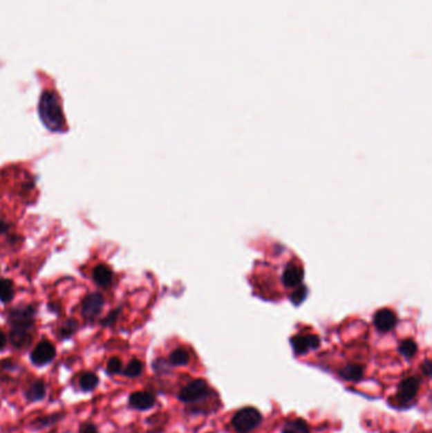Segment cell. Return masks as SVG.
<instances>
[{"mask_svg":"<svg viewBox=\"0 0 432 433\" xmlns=\"http://www.w3.org/2000/svg\"><path fill=\"white\" fill-rule=\"evenodd\" d=\"M62 417H64L62 413H55V414H50V416L38 417V418L30 422V426L36 428V430H41V428H46V427L53 426L55 423H57Z\"/></svg>","mask_w":432,"mask_h":433,"instance_id":"obj_21","label":"cell"},{"mask_svg":"<svg viewBox=\"0 0 432 433\" xmlns=\"http://www.w3.org/2000/svg\"><path fill=\"white\" fill-rule=\"evenodd\" d=\"M99 385V376L95 373H84L80 376V380H79V387L83 390L84 393H91L94 391L95 389L98 388Z\"/></svg>","mask_w":432,"mask_h":433,"instance_id":"obj_19","label":"cell"},{"mask_svg":"<svg viewBox=\"0 0 432 433\" xmlns=\"http://www.w3.org/2000/svg\"><path fill=\"white\" fill-rule=\"evenodd\" d=\"M290 344L296 355L303 356L310 351L317 350L321 344V340L314 333H297L290 338Z\"/></svg>","mask_w":432,"mask_h":433,"instance_id":"obj_8","label":"cell"},{"mask_svg":"<svg viewBox=\"0 0 432 433\" xmlns=\"http://www.w3.org/2000/svg\"><path fill=\"white\" fill-rule=\"evenodd\" d=\"M79 327H80L79 322L74 318H68V321L64 322L62 326L59 329V338L60 340L71 338L79 331Z\"/></svg>","mask_w":432,"mask_h":433,"instance_id":"obj_20","label":"cell"},{"mask_svg":"<svg viewBox=\"0 0 432 433\" xmlns=\"http://www.w3.org/2000/svg\"><path fill=\"white\" fill-rule=\"evenodd\" d=\"M114 273L106 264L97 265L93 270V282L98 285L99 288L108 289L113 284Z\"/></svg>","mask_w":432,"mask_h":433,"instance_id":"obj_12","label":"cell"},{"mask_svg":"<svg viewBox=\"0 0 432 433\" xmlns=\"http://www.w3.org/2000/svg\"><path fill=\"white\" fill-rule=\"evenodd\" d=\"M144 371V364L138 359H132L129 361L126 367H123V375L127 378H138Z\"/></svg>","mask_w":432,"mask_h":433,"instance_id":"obj_23","label":"cell"},{"mask_svg":"<svg viewBox=\"0 0 432 433\" xmlns=\"http://www.w3.org/2000/svg\"><path fill=\"white\" fill-rule=\"evenodd\" d=\"M340 376L346 381L357 383L364 376V366L360 364H349V365L344 366L340 370Z\"/></svg>","mask_w":432,"mask_h":433,"instance_id":"obj_15","label":"cell"},{"mask_svg":"<svg viewBox=\"0 0 432 433\" xmlns=\"http://www.w3.org/2000/svg\"><path fill=\"white\" fill-rule=\"evenodd\" d=\"M56 346L47 340H42L30 352V361L38 367L48 365L56 358Z\"/></svg>","mask_w":432,"mask_h":433,"instance_id":"obj_7","label":"cell"},{"mask_svg":"<svg viewBox=\"0 0 432 433\" xmlns=\"http://www.w3.org/2000/svg\"><path fill=\"white\" fill-rule=\"evenodd\" d=\"M421 381L417 376H410L400 383L397 390V399L401 404H407L412 402L420 390Z\"/></svg>","mask_w":432,"mask_h":433,"instance_id":"obj_10","label":"cell"},{"mask_svg":"<svg viewBox=\"0 0 432 433\" xmlns=\"http://www.w3.org/2000/svg\"><path fill=\"white\" fill-rule=\"evenodd\" d=\"M261 413L254 407H245L237 411L232 418V426L237 433H250L260 426Z\"/></svg>","mask_w":432,"mask_h":433,"instance_id":"obj_4","label":"cell"},{"mask_svg":"<svg viewBox=\"0 0 432 433\" xmlns=\"http://www.w3.org/2000/svg\"><path fill=\"white\" fill-rule=\"evenodd\" d=\"M156 403V396L149 391H135L129 398V407L136 411H149Z\"/></svg>","mask_w":432,"mask_h":433,"instance_id":"obj_11","label":"cell"},{"mask_svg":"<svg viewBox=\"0 0 432 433\" xmlns=\"http://www.w3.org/2000/svg\"><path fill=\"white\" fill-rule=\"evenodd\" d=\"M36 314L37 308L32 304H23L10 308L7 315L10 329L32 332L36 324Z\"/></svg>","mask_w":432,"mask_h":433,"instance_id":"obj_3","label":"cell"},{"mask_svg":"<svg viewBox=\"0 0 432 433\" xmlns=\"http://www.w3.org/2000/svg\"><path fill=\"white\" fill-rule=\"evenodd\" d=\"M417 344L412 338H406L400 342L398 352L406 359H412L417 353Z\"/></svg>","mask_w":432,"mask_h":433,"instance_id":"obj_22","label":"cell"},{"mask_svg":"<svg viewBox=\"0 0 432 433\" xmlns=\"http://www.w3.org/2000/svg\"><path fill=\"white\" fill-rule=\"evenodd\" d=\"M190 353L185 347H178L170 352L167 362L171 366H185L189 364Z\"/></svg>","mask_w":432,"mask_h":433,"instance_id":"obj_16","label":"cell"},{"mask_svg":"<svg viewBox=\"0 0 432 433\" xmlns=\"http://www.w3.org/2000/svg\"><path fill=\"white\" fill-rule=\"evenodd\" d=\"M249 284L254 295L273 303L289 299L298 306L307 295L303 262L281 243L267 247L264 257L255 261Z\"/></svg>","mask_w":432,"mask_h":433,"instance_id":"obj_1","label":"cell"},{"mask_svg":"<svg viewBox=\"0 0 432 433\" xmlns=\"http://www.w3.org/2000/svg\"><path fill=\"white\" fill-rule=\"evenodd\" d=\"M15 295V288L10 279H0V303H10Z\"/></svg>","mask_w":432,"mask_h":433,"instance_id":"obj_18","label":"cell"},{"mask_svg":"<svg viewBox=\"0 0 432 433\" xmlns=\"http://www.w3.org/2000/svg\"><path fill=\"white\" fill-rule=\"evenodd\" d=\"M38 116L46 129L53 133L65 131V117L60 104V98L53 90H45L38 102Z\"/></svg>","mask_w":432,"mask_h":433,"instance_id":"obj_2","label":"cell"},{"mask_svg":"<svg viewBox=\"0 0 432 433\" xmlns=\"http://www.w3.org/2000/svg\"><path fill=\"white\" fill-rule=\"evenodd\" d=\"M8 340L17 350H27L32 344L33 336H32V332H28V331L10 329Z\"/></svg>","mask_w":432,"mask_h":433,"instance_id":"obj_13","label":"cell"},{"mask_svg":"<svg viewBox=\"0 0 432 433\" xmlns=\"http://www.w3.org/2000/svg\"><path fill=\"white\" fill-rule=\"evenodd\" d=\"M121 312V306H118V308H115V309H112V311H111L109 313L106 314V317L100 321V326H102V327H104V329H106V327H112L114 323L117 322V320H118V317H120Z\"/></svg>","mask_w":432,"mask_h":433,"instance_id":"obj_24","label":"cell"},{"mask_svg":"<svg viewBox=\"0 0 432 433\" xmlns=\"http://www.w3.org/2000/svg\"><path fill=\"white\" fill-rule=\"evenodd\" d=\"M104 304H106V299L102 293L93 291L86 294L82 300V315L84 320L91 322L98 318L103 311Z\"/></svg>","mask_w":432,"mask_h":433,"instance_id":"obj_6","label":"cell"},{"mask_svg":"<svg viewBox=\"0 0 432 433\" xmlns=\"http://www.w3.org/2000/svg\"><path fill=\"white\" fill-rule=\"evenodd\" d=\"M46 394H47V385H46L45 380L37 379L27 388L24 396L30 403H37L45 399Z\"/></svg>","mask_w":432,"mask_h":433,"instance_id":"obj_14","label":"cell"},{"mask_svg":"<svg viewBox=\"0 0 432 433\" xmlns=\"http://www.w3.org/2000/svg\"><path fill=\"white\" fill-rule=\"evenodd\" d=\"M421 370H422V374L426 375V376H430L432 373V364L430 360H425V362L421 365Z\"/></svg>","mask_w":432,"mask_h":433,"instance_id":"obj_27","label":"cell"},{"mask_svg":"<svg viewBox=\"0 0 432 433\" xmlns=\"http://www.w3.org/2000/svg\"><path fill=\"white\" fill-rule=\"evenodd\" d=\"M123 371V362L120 358H111L106 362V373L109 375H117Z\"/></svg>","mask_w":432,"mask_h":433,"instance_id":"obj_25","label":"cell"},{"mask_svg":"<svg viewBox=\"0 0 432 433\" xmlns=\"http://www.w3.org/2000/svg\"><path fill=\"white\" fill-rule=\"evenodd\" d=\"M10 228H12V224L4 219H0V234H8L10 232Z\"/></svg>","mask_w":432,"mask_h":433,"instance_id":"obj_28","label":"cell"},{"mask_svg":"<svg viewBox=\"0 0 432 433\" xmlns=\"http://www.w3.org/2000/svg\"><path fill=\"white\" fill-rule=\"evenodd\" d=\"M79 433H99L98 427L91 422H84L79 427Z\"/></svg>","mask_w":432,"mask_h":433,"instance_id":"obj_26","label":"cell"},{"mask_svg":"<svg viewBox=\"0 0 432 433\" xmlns=\"http://www.w3.org/2000/svg\"><path fill=\"white\" fill-rule=\"evenodd\" d=\"M209 385L205 379H196L190 381L179 391V400L182 403H197L209 396Z\"/></svg>","mask_w":432,"mask_h":433,"instance_id":"obj_5","label":"cell"},{"mask_svg":"<svg viewBox=\"0 0 432 433\" xmlns=\"http://www.w3.org/2000/svg\"><path fill=\"white\" fill-rule=\"evenodd\" d=\"M281 433H311V430L304 419L296 418L285 422Z\"/></svg>","mask_w":432,"mask_h":433,"instance_id":"obj_17","label":"cell"},{"mask_svg":"<svg viewBox=\"0 0 432 433\" xmlns=\"http://www.w3.org/2000/svg\"><path fill=\"white\" fill-rule=\"evenodd\" d=\"M397 323H398V315L393 309H389V308H383L377 311L373 318L374 327L382 335L393 331L397 327Z\"/></svg>","mask_w":432,"mask_h":433,"instance_id":"obj_9","label":"cell"},{"mask_svg":"<svg viewBox=\"0 0 432 433\" xmlns=\"http://www.w3.org/2000/svg\"><path fill=\"white\" fill-rule=\"evenodd\" d=\"M8 344V337L3 331H0V351H3L6 349Z\"/></svg>","mask_w":432,"mask_h":433,"instance_id":"obj_29","label":"cell"}]
</instances>
